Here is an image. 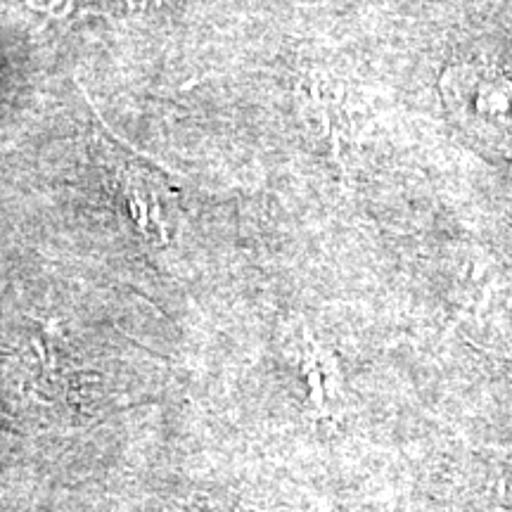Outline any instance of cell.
Returning <instances> with one entry per match:
<instances>
[{
  "instance_id": "1",
  "label": "cell",
  "mask_w": 512,
  "mask_h": 512,
  "mask_svg": "<svg viewBox=\"0 0 512 512\" xmlns=\"http://www.w3.org/2000/svg\"><path fill=\"white\" fill-rule=\"evenodd\" d=\"M439 88L453 124L477 147L512 162V67L456 64L441 76Z\"/></svg>"
}]
</instances>
